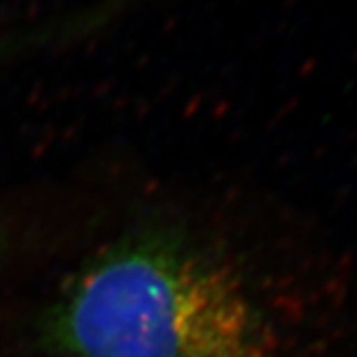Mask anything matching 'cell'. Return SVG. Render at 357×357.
<instances>
[{
  "label": "cell",
  "instance_id": "1",
  "mask_svg": "<svg viewBox=\"0 0 357 357\" xmlns=\"http://www.w3.org/2000/svg\"><path fill=\"white\" fill-rule=\"evenodd\" d=\"M46 332L68 357H274L241 276L165 230L129 234L82 268Z\"/></svg>",
  "mask_w": 357,
  "mask_h": 357
}]
</instances>
